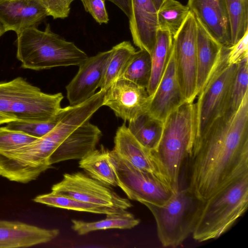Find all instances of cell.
Returning a JSON list of instances; mask_svg holds the SVG:
<instances>
[{
    "label": "cell",
    "instance_id": "obj_1",
    "mask_svg": "<svg viewBox=\"0 0 248 248\" xmlns=\"http://www.w3.org/2000/svg\"><path fill=\"white\" fill-rule=\"evenodd\" d=\"M186 162L187 187L202 201L248 174V93L233 115L218 117L195 138Z\"/></svg>",
    "mask_w": 248,
    "mask_h": 248
},
{
    "label": "cell",
    "instance_id": "obj_2",
    "mask_svg": "<svg viewBox=\"0 0 248 248\" xmlns=\"http://www.w3.org/2000/svg\"><path fill=\"white\" fill-rule=\"evenodd\" d=\"M196 132L195 104L186 102L167 116L159 142L151 151L174 192L181 187L180 177Z\"/></svg>",
    "mask_w": 248,
    "mask_h": 248
},
{
    "label": "cell",
    "instance_id": "obj_3",
    "mask_svg": "<svg viewBox=\"0 0 248 248\" xmlns=\"http://www.w3.org/2000/svg\"><path fill=\"white\" fill-rule=\"evenodd\" d=\"M16 34V57L24 69L38 71L79 66L88 57L73 42L52 32L48 24L44 31L31 27Z\"/></svg>",
    "mask_w": 248,
    "mask_h": 248
},
{
    "label": "cell",
    "instance_id": "obj_4",
    "mask_svg": "<svg viewBox=\"0 0 248 248\" xmlns=\"http://www.w3.org/2000/svg\"><path fill=\"white\" fill-rule=\"evenodd\" d=\"M248 174L231 182L204 202L192 232L194 239L203 242L218 238L247 211Z\"/></svg>",
    "mask_w": 248,
    "mask_h": 248
},
{
    "label": "cell",
    "instance_id": "obj_5",
    "mask_svg": "<svg viewBox=\"0 0 248 248\" xmlns=\"http://www.w3.org/2000/svg\"><path fill=\"white\" fill-rule=\"evenodd\" d=\"M204 202L187 187H180L163 205L142 204L155 219L157 236L162 245L175 248L192 233Z\"/></svg>",
    "mask_w": 248,
    "mask_h": 248
},
{
    "label": "cell",
    "instance_id": "obj_6",
    "mask_svg": "<svg viewBox=\"0 0 248 248\" xmlns=\"http://www.w3.org/2000/svg\"><path fill=\"white\" fill-rule=\"evenodd\" d=\"M61 93L48 94L22 77L0 82V113L19 121L45 122L62 109Z\"/></svg>",
    "mask_w": 248,
    "mask_h": 248
},
{
    "label": "cell",
    "instance_id": "obj_7",
    "mask_svg": "<svg viewBox=\"0 0 248 248\" xmlns=\"http://www.w3.org/2000/svg\"><path fill=\"white\" fill-rule=\"evenodd\" d=\"M110 158L118 180V186L128 199L142 204L163 205L174 193L170 185L154 173L139 169L119 156L113 150Z\"/></svg>",
    "mask_w": 248,
    "mask_h": 248
},
{
    "label": "cell",
    "instance_id": "obj_8",
    "mask_svg": "<svg viewBox=\"0 0 248 248\" xmlns=\"http://www.w3.org/2000/svg\"><path fill=\"white\" fill-rule=\"evenodd\" d=\"M228 47L204 87L195 104L197 123L196 138L200 136L217 118L223 115L229 91L235 76L237 64L226 61Z\"/></svg>",
    "mask_w": 248,
    "mask_h": 248
},
{
    "label": "cell",
    "instance_id": "obj_9",
    "mask_svg": "<svg viewBox=\"0 0 248 248\" xmlns=\"http://www.w3.org/2000/svg\"><path fill=\"white\" fill-rule=\"evenodd\" d=\"M173 49L180 84L186 102L197 97V21L189 12L177 32L173 36Z\"/></svg>",
    "mask_w": 248,
    "mask_h": 248
},
{
    "label": "cell",
    "instance_id": "obj_10",
    "mask_svg": "<svg viewBox=\"0 0 248 248\" xmlns=\"http://www.w3.org/2000/svg\"><path fill=\"white\" fill-rule=\"evenodd\" d=\"M51 190L88 203L124 210L132 206L128 199L120 196L109 186L81 172L65 173Z\"/></svg>",
    "mask_w": 248,
    "mask_h": 248
},
{
    "label": "cell",
    "instance_id": "obj_11",
    "mask_svg": "<svg viewBox=\"0 0 248 248\" xmlns=\"http://www.w3.org/2000/svg\"><path fill=\"white\" fill-rule=\"evenodd\" d=\"M150 100L146 88L119 78L106 91L103 105L129 122L148 111Z\"/></svg>",
    "mask_w": 248,
    "mask_h": 248
},
{
    "label": "cell",
    "instance_id": "obj_12",
    "mask_svg": "<svg viewBox=\"0 0 248 248\" xmlns=\"http://www.w3.org/2000/svg\"><path fill=\"white\" fill-rule=\"evenodd\" d=\"M185 102L186 100L177 73L172 47L163 75L151 97L147 112L164 122L170 113Z\"/></svg>",
    "mask_w": 248,
    "mask_h": 248
},
{
    "label": "cell",
    "instance_id": "obj_13",
    "mask_svg": "<svg viewBox=\"0 0 248 248\" xmlns=\"http://www.w3.org/2000/svg\"><path fill=\"white\" fill-rule=\"evenodd\" d=\"M111 50L88 57L79 66L78 73L66 86L70 106L80 104L92 97L99 87L105 65Z\"/></svg>",
    "mask_w": 248,
    "mask_h": 248
},
{
    "label": "cell",
    "instance_id": "obj_14",
    "mask_svg": "<svg viewBox=\"0 0 248 248\" xmlns=\"http://www.w3.org/2000/svg\"><path fill=\"white\" fill-rule=\"evenodd\" d=\"M186 6L224 47L232 46L229 19L224 0H188Z\"/></svg>",
    "mask_w": 248,
    "mask_h": 248
},
{
    "label": "cell",
    "instance_id": "obj_15",
    "mask_svg": "<svg viewBox=\"0 0 248 248\" xmlns=\"http://www.w3.org/2000/svg\"><path fill=\"white\" fill-rule=\"evenodd\" d=\"M47 16L39 0H0V21L6 31L18 34L27 28H37Z\"/></svg>",
    "mask_w": 248,
    "mask_h": 248
},
{
    "label": "cell",
    "instance_id": "obj_16",
    "mask_svg": "<svg viewBox=\"0 0 248 248\" xmlns=\"http://www.w3.org/2000/svg\"><path fill=\"white\" fill-rule=\"evenodd\" d=\"M129 29L140 49L151 53L158 30L157 10L153 0H131Z\"/></svg>",
    "mask_w": 248,
    "mask_h": 248
},
{
    "label": "cell",
    "instance_id": "obj_17",
    "mask_svg": "<svg viewBox=\"0 0 248 248\" xmlns=\"http://www.w3.org/2000/svg\"><path fill=\"white\" fill-rule=\"evenodd\" d=\"M102 135L99 128L86 121L75 130L52 153L48 164L71 159H81L95 149Z\"/></svg>",
    "mask_w": 248,
    "mask_h": 248
},
{
    "label": "cell",
    "instance_id": "obj_18",
    "mask_svg": "<svg viewBox=\"0 0 248 248\" xmlns=\"http://www.w3.org/2000/svg\"><path fill=\"white\" fill-rule=\"evenodd\" d=\"M57 229H46L19 221L0 220V248H27L46 243L59 234Z\"/></svg>",
    "mask_w": 248,
    "mask_h": 248
},
{
    "label": "cell",
    "instance_id": "obj_19",
    "mask_svg": "<svg viewBox=\"0 0 248 248\" xmlns=\"http://www.w3.org/2000/svg\"><path fill=\"white\" fill-rule=\"evenodd\" d=\"M196 21L198 95L218 65L225 47L211 35L198 19Z\"/></svg>",
    "mask_w": 248,
    "mask_h": 248
},
{
    "label": "cell",
    "instance_id": "obj_20",
    "mask_svg": "<svg viewBox=\"0 0 248 248\" xmlns=\"http://www.w3.org/2000/svg\"><path fill=\"white\" fill-rule=\"evenodd\" d=\"M113 150L136 168L165 179L151 151L138 141L124 124L116 132Z\"/></svg>",
    "mask_w": 248,
    "mask_h": 248
},
{
    "label": "cell",
    "instance_id": "obj_21",
    "mask_svg": "<svg viewBox=\"0 0 248 248\" xmlns=\"http://www.w3.org/2000/svg\"><path fill=\"white\" fill-rule=\"evenodd\" d=\"M79 168L90 176L108 186H118L117 175L110 158V151L101 147L95 149L79 162Z\"/></svg>",
    "mask_w": 248,
    "mask_h": 248
},
{
    "label": "cell",
    "instance_id": "obj_22",
    "mask_svg": "<svg viewBox=\"0 0 248 248\" xmlns=\"http://www.w3.org/2000/svg\"><path fill=\"white\" fill-rule=\"evenodd\" d=\"M173 44V36L169 31L158 29L156 40L151 52L152 70L146 88L151 97L161 80L167 65Z\"/></svg>",
    "mask_w": 248,
    "mask_h": 248
},
{
    "label": "cell",
    "instance_id": "obj_23",
    "mask_svg": "<svg viewBox=\"0 0 248 248\" xmlns=\"http://www.w3.org/2000/svg\"><path fill=\"white\" fill-rule=\"evenodd\" d=\"M163 127V121L146 112L129 121L127 128L140 143L152 151L159 142Z\"/></svg>",
    "mask_w": 248,
    "mask_h": 248
},
{
    "label": "cell",
    "instance_id": "obj_24",
    "mask_svg": "<svg viewBox=\"0 0 248 248\" xmlns=\"http://www.w3.org/2000/svg\"><path fill=\"white\" fill-rule=\"evenodd\" d=\"M99 85L100 90L106 91L122 74L130 58L136 51L129 41H123L110 49Z\"/></svg>",
    "mask_w": 248,
    "mask_h": 248
},
{
    "label": "cell",
    "instance_id": "obj_25",
    "mask_svg": "<svg viewBox=\"0 0 248 248\" xmlns=\"http://www.w3.org/2000/svg\"><path fill=\"white\" fill-rule=\"evenodd\" d=\"M33 201L49 206L99 214L107 215L125 210L82 202L52 191L38 195Z\"/></svg>",
    "mask_w": 248,
    "mask_h": 248
},
{
    "label": "cell",
    "instance_id": "obj_26",
    "mask_svg": "<svg viewBox=\"0 0 248 248\" xmlns=\"http://www.w3.org/2000/svg\"><path fill=\"white\" fill-rule=\"evenodd\" d=\"M140 220L132 214L125 210L107 215L104 219L94 222H85L72 220V228L79 235H82L91 232L110 229H129L137 226Z\"/></svg>",
    "mask_w": 248,
    "mask_h": 248
},
{
    "label": "cell",
    "instance_id": "obj_27",
    "mask_svg": "<svg viewBox=\"0 0 248 248\" xmlns=\"http://www.w3.org/2000/svg\"><path fill=\"white\" fill-rule=\"evenodd\" d=\"M190 10L176 0H166L157 10L158 29L167 30L173 36L186 20Z\"/></svg>",
    "mask_w": 248,
    "mask_h": 248
},
{
    "label": "cell",
    "instance_id": "obj_28",
    "mask_svg": "<svg viewBox=\"0 0 248 248\" xmlns=\"http://www.w3.org/2000/svg\"><path fill=\"white\" fill-rule=\"evenodd\" d=\"M151 70V54L146 50L140 49L132 55L120 78L147 88Z\"/></svg>",
    "mask_w": 248,
    "mask_h": 248
},
{
    "label": "cell",
    "instance_id": "obj_29",
    "mask_svg": "<svg viewBox=\"0 0 248 248\" xmlns=\"http://www.w3.org/2000/svg\"><path fill=\"white\" fill-rule=\"evenodd\" d=\"M248 57L238 63L236 73L231 87L222 115L231 116L239 108L248 93Z\"/></svg>",
    "mask_w": 248,
    "mask_h": 248
},
{
    "label": "cell",
    "instance_id": "obj_30",
    "mask_svg": "<svg viewBox=\"0 0 248 248\" xmlns=\"http://www.w3.org/2000/svg\"><path fill=\"white\" fill-rule=\"evenodd\" d=\"M229 19L232 46L248 31V0H224Z\"/></svg>",
    "mask_w": 248,
    "mask_h": 248
},
{
    "label": "cell",
    "instance_id": "obj_31",
    "mask_svg": "<svg viewBox=\"0 0 248 248\" xmlns=\"http://www.w3.org/2000/svg\"><path fill=\"white\" fill-rule=\"evenodd\" d=\"M62 108L52 119L45 122L15 121L7 124L6 128L23 132L36 138H41L51 130L59 122Z\"/></svg>",
    "mask_w": 248,
    "mask_h": 248
},
{
    "label": "cell",
    "instance_id": "obj_32",
    "mask_svg": "<svg viewBox=\"0 0 248 248\" xmlns=\"http://www.w3.org/2000/svg\"><path fill=\"white\" fill-rule=\"evenodd\" d=\"M37 138L23 132L0 127V153L11 152L31 142Z\"/></svg>",
    "mask_w": 248,
    "mask_h": 248
},
{
    "label": "cell",
    "instance_id": "obj_33",
    "mask_svg": "<svg viewBox=\"0 0 248 248\" xmlns=\"http://www.w3.org/2000/svg\"><path fill=\"white\" fill-rule=\"evenodd\" d=\"M248 57V31L235 44L228 47L226 61L230 64H237Z\"/></svg>",
    "mask_w": 248,
    "mask_h": 248
},
{
    "label": "cell",
    "instance_id": "obj_34",
    "mask_svg": "<svg viewBox=\"0 0 248 248\" xmlns=\"http://www.w3.org/2000/svg\"><path fill=\"white\" fill-rule=\"evenodd\" d=\"M85 11L99 24L108 23L109 18L105 6L106 0H80Z\"/></svg>",
    "mask_w": 248,
    "mask_h": 248
},
{
    "label": "cell",
    "instance_id": "obj_35",
    "mask_svg": "<svg viewBox=\"0 0 248 248\" xmlns=\"http://www.w3.org/2000/svg\"><path fill=\"white\" fill-rule=\"evenodd\" d=\"M46 9L48 16L54 19L68 16L71 3L69 0H39Z\"/></svg>",
    "mask_w": 248,
    "mask_h": 248
},
{
    "label": "cell",
    "instance_id": "obj_36",
    "mask_svg": "<svg viewBox=\"0 0 248 248\" xmlns=\"http://www.w3.org/2000/svg\"><path fill=\"white\" fill-rule=\"evenodd\" d=\"M111 2L119 8L124 14L130 17L131 14V0H107Z\"/></svg>",
    "mask_w": 248,
    "mask_h": 248
},
{
    "label": "cell",
    "instance_id": "obj_37",
    "mask_svg": "<svg viewBox=\"0 0 248 248\" xmlns=\"http://www.w3.org/2000/svg\"><path fill=\"white\" fill-rule=\"evenodd\" d=\"M17 120L14 117L7 116L0 113V125L8 124L11 122L17 121Z\"/></svg>",
    "mask_w": 248,
    "mask_h": 248
},
{
    "label": "cell",
    "instance_id": "obj_38",
    "mask_svg": "<svg viewBox=\"0 0 248 248\" xmlns=\"http://www.w3.org/2000/svg\"><path fill=\"white\" fill-rule=\"evenodd\" d=\"M165 0H153L157 10L159 9Z\"/></svg>",
    "mask_w": 248,
    "mask_h": 248
},
{
    "label": "cell",
    "instance_id": "obj_39",
    "mask_svg": "<svg viewBox=\"0 0 248 248\" xmlns=\"http://www.w3.org/2000/svg\"><path fill=\"white\" fill-rule=\"evenodd\" d=\"M6 31L3 25L0 21V37Z\"/></svg>",
    "mask_w": 248,
    "mask_h": 248
},
{
    "label": "cell",
    "instance_id": "obj_40",
    "mask_svg": "<svg viewBox=\"0 0 248 248\" xmlns=\"http://www.w3.org/2000/svg\"><path fill=\"white\" fill-rule=\"evenodd\" d=\"M74 0H69V1L71 3Z\"/></svg>",
    "mask_w": 248,
    "mask_h": 248
},
{
    "label": "cell",
    "instance_id": "obj_41",
    "mask_svg": "<svg viewBox=\"0 0 248 248\" xmlns=\"http://www.w3.org/2000/svg\"><path fill=\"white\" fill-rule=\"evenodd\" d=\"M0 175H1V169H0Z\"/></svg>",
    "mask_w": 248,
    "mask_h": 248
}]
</instances>
